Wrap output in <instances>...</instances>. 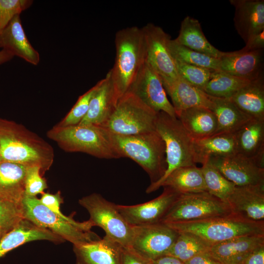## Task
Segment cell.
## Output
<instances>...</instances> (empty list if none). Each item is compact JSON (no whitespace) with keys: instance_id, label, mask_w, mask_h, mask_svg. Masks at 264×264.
Returning <instances> with one entry per match:
<instances>
[{"instance_id":"cell-39","label":"cell","mask_w":264,"mask_h":264,"mask_svg":"<svg viewBox=\"0 0 264 264\" xmlns=\"http://www.w3.org/2000/svg\"><path fill=\"white\" fill-rule=\"evenodd\" d=\"M98 86L97 82L88 91L81 95L71 110L58 126L64 127L79 124L88 112L90 100Z\"/></svg>"},{"instance_id":"cell-8","label":"cell","mask_w":264,"mask_h":264,"mask_svg":"<svg viewBox=\"0 0 264 264\" xmlns=\"http://www.w3.org/2000/svg\"><path fill=\"white\" fill-rule=\"evenodd\" d=\"M79 203L89 214L88 220L92 226L101 227L106 236L123 247H130L133 226L129 224L119 212L117 204L105 198L101 195L92 193L79 200Z\"/></svg>"},{"instance_id":"cell-2","label":"cell","mask_w":264,"mask_h":264,"mask_svg":"<svg viewBox=\"0 0 264 264\" xmlns=\"http://www.w3.org/2000/svg\"><path fill=\"white\" fill-rule=\"evenodd\" d=\"M115 58L109 71L117 102L128 92L146 62L142 28L131 26L118 30L115 36Z\"/></svg>"},{"instance_id":"cell-15","label":"cell","mask_w":264,"mask_h":264,"mask_svg":"<svg viewBox=\"0 0 264 264\" xmlns=\"http://www.w3.org/2000/svg\"><path fill=\"white\" fill-rule=\"evenodd\" d=\"M163 192L157 198L146 202L133 205L117 204V209L132 226L150 224L161 222L180 194L169 187H163Z\"/></svg>"},{"instance_id":"cell-16","label":"cell","mask_w":264,"mask_h":264,"mask_svg":"<svg viewBox=\"0 0 264 264\" xmlns=\"http://www.w3.org/2000/svg\"><path fill=\"white\" fill-rule=\"evenodd\" d=\"M264 51L244 53L224 52L217 71L236 77L255 80L264 76Z\"/></svg>"},{"instance_id":"cell-7","label":"cell","mask_w":264,"mask_h":264,"mask_svg":"<svg viewBox=\"0 0 264 264\" xmlns=\"http://www.w3.org/2000/svg\"><path fill=\"white\" fill-rule=\"evenodd\" d=\"M157 113L128 92L118 100L114 112L103 128L122 135L155 131Z\"/></svg>"},{"instance_id":"cell-47","label":"cell","mask_w":264,"mask_h":264,"mask_svg":"<svg viewBox=\"0 0 264 264\" xmlns=\"http://www.w3.org/2000/svg\"><path fill=\"white\" fill-rule=\"evenodd\" d=\"M149 264H184L178 259L169 255H164L153 260H149Z\"/></svg>"},{"instance_id":"cell-4","label":"cell","mask_w":264,"mask_h":264,"mask_svg":"<svg viewBox=\"0 0 264 264\" xmlns=\"http://www.w3.org/2000/svg\"><path fill=\"white\" fill-rule=\"evenodd\" d=\"M165 223L178 232L196 235L211 245L237 237L264 235V221H252L233 213L197 220Z\"/></svg>"},{"instance_id":"cell-48","label":"cell","mask_w":264,"mask_h":264,"mask_svg":"<svg viewBox=\"0 0 264 264\" xmlns=\"http://www.w3.org/2000/svg\"><path fill=\"white\" fill-rule=\"evenodd\" d=\"M14 56L6 50H0V65L10 61Z\"/></svg>"},{"instance_id":"cell-41","label":"cell","mask_w":264,"mask_h":264,"mask_svg":"<svg viewBox=\"0 0 264 264\" xmlns=\"http://www.w3.org/2000/svg\"><path fill=\"white\" fill-rule=\"evenodd\" d=\"M39 199L44 205L62 218L80 227L86 231H91L90 229L93 226L88 220L83 222L76 221L72 218L67 217L62 213L60 208L61 204L63 202V198L60 192L53 194L44 192Z\"/></svg>"},{"instance_id":"cell-26","label":"cell","mask_w":264,"mask_h":264,"mask_svg":"<svg viewBox=\"0 0 264 264\" xmlns=\"http://www.w3.org/2000/svg\"><path fill=\"white\" fill-rule=\"evenodd\" d=\"M234 134L238 154L264 160V120L251 119Z\"/></svg>"},{"instance_id":"cell-35","label":"cell","mask_w":264,"mask_h":264,"mask_svg":"<svg viewBox=\"0 0 264 264\" xmlns=\"http://www.w3.org/2000/svg\"><path fill=\"white\" fill-rule=\"evenodd\" d=\"M207 192L221 200L227 199L232 193L236 185L228 180L208 161L200 167Z\"/></svg>"},{"instance_id":"cell-6","label":"cell","mask_w":264,"mask_h":264,"mask_svg":"<svg viewBox=\"0 0 264 264\" xmlns=\"http://www.w3.org/2000/svg\"><path fill=\"white\" fill-rule=\"evenodd\" d=\"M48 136L65 150L82 152L101 159H118L120 157L106 129L90 124L67 126H56Z\"/></svg>"},{"instance_id":"cell-30","label":"cell","mask_w":264,"mask_h":264,"mask_svg":"<svg viewBox=\"0 0 264 264\" xmlns=\"http://www.w3.org/2000/svg\"><path fill=\"white\" fill-rule=\"evenodd\" d=\"M178 44L194 51L216 58H220L224 52L214 47L204 35L199 22L191 17L186 16L182 21L177 38Z\"/></svg>"},{"instance_id":"cell-22","label":"cell","mask_w":264,"mask_h":264,"mask_svg":"<svg viewBox=\"0 0 264 264\" xmlns=\"http://www.w3.org/2000/svg\"><path fill=\"white\" fill-rule=\"evenodd\" d=\"M0 48L31 65L37 66L40 62V54L26 35L20 15L15 16L0 33Z\"/></svg>"},{"instance_id":"cell-31","label":"cell","mask_w":264,"mask_h":264,"mask_svg":"<svg viewBox=\"0 0 264 264\" xmlns=\"http://www.w3.org/2000/svg\"><path fill=\"white\" fill-rule=\"evenodd\" d=\"M210 98L211 101L210 110L214 113L217 122L215 134L234 133L252 119L240 110L229 99L211 96Z\"/></svg>"},{"instance_id":"cell-18","label":"cell","mask_w":264,"mask_h":264,"mask_svg":"<svg viewBox=\"0 0 264 264\" xmlns=\"http://www.w3.org/2000/svg\"><path fill=\"white\" fill-rule=\"evenodd\" d=\"M235 8L234 27L246 43L264 30V0H230Z\"/></svg>"},{"instance_id":"cell-19","label":"cell","mask_w":264,"mask_h":264,"mask_svg":"<svg viewBox=\"0 0 264 264\" xmlns=\"http://www.w3.org/2000/svg\"><path fill=\"white\" fill-rule=\"evenodd\" d=\"M226 202L232 213L252 221H264V186H236Z\"/></svg>"},{"instance_id":"cell-5","label":"cell","mask_w":264,"mask_h":264,"mask_svg":"<svg viewBox=\"0 0 264 264\" xmlns=\"http://www.w3.org/2000/svg\"><path fill=\"white\" fill-rule=\"evenodd\" d=\"M155 131L165 143L167 169L161 178L147 187V194L160 188L166 178L176 169L196 165L194 140L176 117L163 111L158 112Z\"/></svg>"},{"instance_id":"cell-44","label":"cell","mask_w":264,"mask_h":264,"mask_svg":"<svg viewBox=\"0 0 264 264\" xmlns=\"http://www.w3.org/2000/svg\"><path fill=\"white\" fill-rule=\"evenodd\" d=\"M122 264H149V261L138 255L130 247H123Z\"/></svg>"},{"instance_id":"cell-13","label":"cell","mask_w":264,"mask_h":264,"mask_svg":"<svg viewBox=\"0 0 264 264\" xmlns=\"http://www.w3.org/2000/svg\"><path fill=\"white\" fill-rule=\"evenodd\" d=\"M208 161L236 186H264V163L240 154Z\"/></svg>"},{"instance_id":"cell-12","label":"cell","mask_w":264,"mask_h":264,"mask_svg":"<svg viewBox=\"0 0 264 264\" xmlns=\"http://www.w3.org/2000/svg\"><path fill=\"white\" fill-rule=\"evenodd\" d=\"M132 226L133 236L130 247L148 260L166 255L179 234L162 222Z\"/></svg>"},{"instance_id":"cell-32","label":"cell","mask_w":264,"mask_h":264,"mask_svg":"<svg viewBox=\"0 0 264 264\" xmlns=\"http://www.w3.org/2000/svg\"><path fill=\"white\" fill-rule=\"evenodd\" d=\"M166 186L172 188L180 194L207 191L201 168L196 165L174 170L161 186Z\"/></svg>"},{"instance_id":"cell-46","label":"cell","mask_w":264,"mask_h":264,"mask_svg":"<svg viewBox=\"0 0 264 264\" xmlns=\"http://www.w3.org/2000/svg\"><path fill=\"white\" fill-rule=\"evenodd\" d=\"M242 264H264V245L253 251Z\"/></svg>"},{"instance_id":"cell-21","label":"cell","mask_w":264,"mask_h":264,"mask_svg":"<svg viewBox=\"0 0 264 264\" xmlns=\"http://www.w3.org/2000/svg\"><path fill=\"white\" fill-rule=\"evenodd\" d=\"M264 245V235H246L212 245L211 254L221 264H242L256 249Z\"/></svg>"},{"instance_id":"cell-34","label":"cell","mask_w":264,"mask_h":264,"mask_svg":"<svg viewBox=\"0 0 264 264\" xmlns=\"http://www.w3.org/2000/svg\"><path fill=\"white\" fill-rule=\"evenodd\" d=\"M178 233L176 240L166 255L175 257L183 263L197 255L209 251L212 246L193 234Z\"/></svg>"},{"instance_id":"cell-38","label":"cell","mask_w":264,"mask_h":264,"mask_svg":"<svg viewBox=\"0 0 264 264\" xmlns=\"http://www.w3.org/2000/svg\"><path fill=\"white\" fill-rule=\"evenodd\" d=\"M175 60V59H174ZM178 75L186 82L203 90L210 79L213 72L209 69L175 60Z\"/></svg>"},{"instance_id":"cell-17","label":"cell","mask_w":264,"mask_h":264,"mask_svg":"<svg viewBox=\"0 0 264 264\" xmlns=\"http://www.w3.org/2000/svg\"><path fill=\"white\" fill-rule=\"evenodd\" d=\"M76 264H122L123 248L107 236L88 242L73 245Z\"/></svg>"},{"instance_id":"cell-1","label":"cell","mask_w":264,"mask_h":264,"mask_svg":"<svg viewBox=\"0 0 264 264\" xmlns=\"http://www.w3.org/2000/svg\"><path fill=\"white\" fill-rule=\"evenodd\" d=\"M53 160V150L47 143L21 125L0 118V162L37 165L45 171Z\"/></svg>"},{"instance_id":"cell-40","label":"cell","mask_w":264,"mask_h":264,"mask_svg":"<svg viewBox=\"0 0 264 264\" xmlns=\"http://www.w3.org/2000/svg\"><path fill=\"white\" fill-rule=\"evenodd\" d=\"M32 0H0V33L14 17L29 8Z\"/></svg>"},{"instance_id":"cell-33","label":"cell","mask_w":264,"mask_h":264,"mask_svg":"<svg viewBox=\"0 0 264 264\" xmlns=\"http://www.w3.org/2000/svg\"><path fill=\"white\" fill-rule=\"evenodd\" d=\"M252 80L215 70L203 91L213 97L229 99Z\"/></svg>"},{"instance_id":"cell-27","label":"cell","mask_w":264,"mask_h":264,"mask_svg":"<svg viewBox=\"0 0 264 264\" xmlns=\"http://www.w3.org/2000/svg\"><path fill=\"white\" fill-rule=\"evenodd\" d=\"M196 163L203 164L213 157H226L238 153L234 133L214 134L194 140Z\"/></svg>"},{"instance_id":"cell-42","label":"cell","mask_w":264,"mask_h":264,"mask_svg":"<svg viewBox=\"0 0 264 264\" xmlns=\"http://www.w3.org/2000/svg\"><path fill=\"white\" fill-rule=\"evenodd\" d=\"M41 167L37 165L27 167L24 180L25 196L36 197L42 194L47 188L46 182L41 176Z\"/></svg>"},{"instance_id":"cell-23","label":"cell","mask_w":264,"mask_h":264,"mask_svg":"<svg viewBox=\"0 0 264 264\" xmlns=\"http://www.w3.org/2000/svg\"><path fill=\"white\" fill-rule=\"evenodd\" d=\"M37 240H46L56 243L65 241L49 230L23 219L0 240V258L23 244Z\"/></svg>"},{"instance_id":"cell-3","label":"cell","mask_w":264,"mask_h":264,"mask_svg":"<svg viewBox=\"0 0 264 264\" xmlns=\"http://www.w3.org/2000/svg\"><path fill=\"white\" fill-rule=\"evenodd\" d=\"M110 133L120 158L128 157L137 163L149 175L151 183L164 175L167 169L165 146L156 131L132 135Z\"/></svg>"},{"instance_id":"cell-24","label":"cell","mask_w":264,"mask_h":264,"mask_svg":"<svg viewBox=\"0 0 264 264\" xmlns=\"http://www.w3.org/2000/svg\"><path fill=\"white\" fill-rule=\"evenodd\" d=\"M176 117L194 140L211 136L217 130L216 116L206 107H192L176 113Z\"/></svg>"},{"instance_id":"cell-20","label":"cell","mask_w":264,"mask_h":264,"mask_svg":"<svg viewBox=\"0 0 264 264\" xmlns=\"http://www.w3.org/2000/svg\"><path fill=\"white\" fill-rule=\"evenodd\" d=\"M98 84V88L90 100L88 112L80 124L103 127L115 110L117 100L109 72Z\"/></svg>"},{"instance_id":"cell-10","label":"cell","mask_w":264,"mask_h":264,"mask_svg":"<svg viewBox=\"0 0 264 264\" xmlns=\"http://www.w3.org/2000/svg\"><path fill=\"white\" fill-rule=\"evenodd\" d=\"M227 202L205 191L180 194L162 222L197 220L231 213Z\"/></svg>"},{"instance_id":"cell-25","label":"cell","mask_w":264,"mask_h":264,"mask_svg":"<svg viewBox=\"0 0 264 264\" xmlns=\"http://www.w3.org/2000/svg\"><path fill=\"white\" fill-rule=\"evenodd\" d=\"M170 96L176 113L195 107H204L210 109V96L181 78L164 86Z\"/></svg>"},{"instance_id":"cell-45","label":"cell","mask_w":264,"mask_h":264,"mask_svg":"<svg viewBox=\"0 0 264 264\" xmlns=\"http://www.w3.org/2000/svg\"><path fill=\"white\" fill-rule=\"evenodd\" d=\"M184 264H221L210 253L209 250L195 256Z\"/></svg>"},{"instance_id":"cell-11","label":"cell","mask_w":264,"mask_h":264,"mask_svg":"<svg viewBox=\"0 0 264 264\" xmlns=\"http://www.w3.org/2000/svg\"><path fill=\"white\" fill-rule=\"evenodd\" d=\"M142 28L145 43L146 62L157 73L164 86L179 77L170 49V35L160 27L148 23Z\"/></svg>"},{"instance_id":"cell-43","label":"cell","mask_w":264,"mask_h":264,"mask_svg":"<svg viewBox=\"0 0 264 264\" xmlns=\"http://www.w3.org/2000/svg\"><path fill=\"white\" fill-rule=\"evenodd\" d=\"M264 49V30L249 39L238 53H244Z\"/></svg>"},{"instance_id":"cell-28","label":"cell","mask_w":264,"mask_h":264,"mask_svg":"<svg viewBox=\"0 0 264 264\" xmlns=\"http://www.w3.org/2000/svg\"><path fill=\"white\" fill-rule=\"evenodd\" d=\"M27 167L14 162H0V200L21 203L25 196Z\"/></svg>"},{"instance_id":"cell-14","label":"cell","mask_w":264,"mask_h":264,"mask_svg":"<svg viewBox=\"0 0 264 264\" xmlns=\"http://www.w3.org/2000/svg\"><path fill=\"white\" fill-rule=\"evenodd\" d=\"M128 92L132 93L155 112L163 111L176 117L160 77L146 62Z\"/></svg>"},{"instance_id":"cell-37","label":"cell","mask_w":264,"mask_h":264,"mask_svg":"<svg viewBox=\"0 0 264 264\" xmlns=\"http://www.w3.org/2000/svg\"><path fill=\"white\" fill-rule=\"evenodd\" d=\"M23 219L21 203L0 200V240Z\"/></svg>"},{"instance_id":"cell-9","label":"cell","mask_w":264,"mask_h":264,"mask_svg":"<svg viewBox=\"0 0 264 264\" xmlns=\"http://www.w3.org/2000/svg\"><path fill=\"white\" fill-rule=\"evenodd\" d=\"M21 204L24 219L38 226L49 230L73 245L99 239L93 232L86 231L62 218L44 205L36 197L24 196Z\"/></svg>"},{"instance_id":"cell-36","label":"cell","mask_w":264,"mask_h":264,"mask_svg":"<svg viewBox=\"0 0 264 264\" xmlns=\"http://www.w3.org/2000/svg\"><path fill=\"white\" fill-rule=\"evenodd\" d=\"M169 49L175 60L209 69L218 70L219 58L189 49L178 44L174 39L170 41Z\"/></svg>"},{"instance_id":"cell-29","label":"cell","mask_w":264,"mask_h":264,"mask_svg":"<svg viewBox=\"0 0 264 264\" xmlns=\"http://www.w3.org/2000/svg\"><path fill=\"white\" fill-rule=\"evenodd\" d=\"M229 99L249 117L264 120V76L252 80Z\"/></svg>"}]
</instances>
